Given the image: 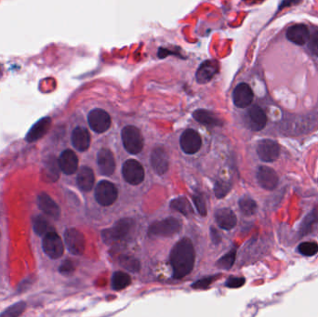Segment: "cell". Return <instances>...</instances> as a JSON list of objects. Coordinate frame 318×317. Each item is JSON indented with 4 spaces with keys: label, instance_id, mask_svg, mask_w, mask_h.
<instances>
[{
    "label": "cell",
    "instance_id": "5b68a950",
    "mask_svg": "<svg viewBox=\"0 0 318 317\" xmlns=\"http://www.w3.org/2000/svg\"><path fill=\"white\" fill-rule=\"evenodd\" d=\"M42 248L44 252L50 259H57L61 258L64 252V242L62 238L55 232H50L43 238Z\"/></svg>",
    "mask_w": 318,
    "mask_h": 317
},
{
    "label": "cell",
    "instance_id": "f35d334b",
    "mask_svg": "<svg viewBox=\"0 0 318 317\" xmlns=\"http://www.w3.org/2000/svg\"><path fill=\"white\" fill-rule=\"evenodd\" d=\"M215 277L210 276V277H207V278H203L201 280L196 282L195 284H193V287L194 288H206L208 285H210L212 283V281L214 280Z\"/></svg>",
    "mask_w": 318,
    "mask_h": 317
},
{
    "label": "cell",
    "instance_id": "44dd1931",
    "mask_svg": "<svg viewBox=\"0 0 318 317\" xmlns=\"http://www.w3.org/2000/svg\"><path fill=\"white\" fill-rule=\"evenodd\" d=\"M215 220L218 225L224 230L233 229L237 222L235 214L230 208L223 207L215 213Z\"/></svg>",
    "mask_w": 318,
    "mask_h": 317
},
{
    "label": "cell",
    "instance_id": "e575fe53",
    "mask_svg": "<svg viewBox=\"0 0 318 317\" xmlns=\"http://www.w3.org/2000/svg\"><path fill=\"white\" fill-rule=\"evenodd\" d=\"M59 271L62 275H72L74 272V262L70 259L64 260V262L61 265V267L59 268Z\"/></svg>",
    "mask_w": 318,
    "mask_h": 317
},
{
    "label": "cell",
    "instance_id": "603a6c76",
    "mask_svg": "<svg viewBox=\"0 0 318 317\" xmlns=\"http://www.w3.org/2000/svg\"><path fill=\"white\" fill-rule=\"evenodd\" d=\"M51 120L49 117H45L40 119L39 121L36 123L32 128L29 130V133H27L26 141L29 143L36 142L37 140L41 139V138L47 133L49 128Z\"/></svg>",
    "mask_w": 318,
    "mask_h": 317
},
{
    "label": "cell",
    "instance_id": "74e56055",
    "mask_svg": "<svg viewBox=\"0 0 318 317\" xmlns=\"http://www.w3.org/2000/svg\"><path fill=\"white\" fill-rule=\"evenodd\" d=\"M245 284L243 277H230L226 282V285L230 288H238Z\"/></svg>",
    "mask_w": 318,
    "mask_h": 317
},
{
    "label": "cell",
    "instance_id": "8d00e7d4",
    "mask_svg": "<svg viewBox=\"0 0 318 317\" xmlns=\"http://www.w3.org/2000/svg\"><path fill=\"white\" fill-rule=\"evenodd\" d=\"M308 48L310 49V51L313 53V55L318 57V31L313 33L312 37H310L309 38Z\"/></svg>",
    "mask_w": 318,
    "mask_h": 317
},
{
    "label": "cell",
    "instance_id": "1f68e13d",
    "mask_svg": "<svg viewBox=\"0 0 318 317\" xmlns=\"http://www.w3.org/2000/svg\"><path fill=\"white\" fill-rule=\"evenodd\" d=\"M119 263L127 271H130L132 273H136L140 270V263L138 260L134 259L132 257L128 256H121L119 259Z\"/></svg>",
    "mask_w": 318,
    "mask_h": 317
},
{
    "label": "cell",
    "instance_id": "ba28073f",
    "mask_svg": "<svg viewBox=\"0 0 318 317\" xmlns=\"http://www.w3.org/2000/svg\"><path fill=\"white\" fill-rule=\"evenodd\" d=\"M257 153L261 161L266 163L274 162L280 154V146L274 140L264 139L258 143Z\"/></svg>",
    "mask_w": 318,
    "mask_h": 317
},
{
    "label": "cell",
    "instance_id": "f546056e",
    "mask_svg": "<svg viewBox=\"0 0 318 317\" xmlns=\"http://www.w3.org/2000/svg\"><path fill=\"white\" fill-rule=\"evenodd\" d=\"M26 308V304L23 301L17 302L15 304L6 309L4 312L0 314V317H19L22 312H24Z\"/></svg>",
    "mask_w": 318,
    "mask_h": 317
},
{
    "label": "cell",
    "instance_id": "d6a6232c",
    "mask_svg": "<svg viewBox=\"0 0 318 317\" xmlns=\"http://www.w3.org/2000/svg\"><path fill=\"white\" fill-rule=\"evenodd\" d=\"M235 255H236V252H235L234 249L231 250L228 253L225 254L223 258L218 261V267L224 270L230 269L233 266V263H234Z\"/></svg>",
    "mask_w": 318,
    "mask_h": 317
},
{
    "label": "cell",
    "instance_id": "83f0119b",
    "mask_svg": "<svg viewBox=\"0 0 318 317\" xmlns=\"http://www.w3.org/2000/svg\"><path fill=\"white\" fill-rule=\"evenodd\" d=\"M170 206H171V208L175 209L177 212H180L187 217L193 213L191 205L186 197H179V198H176L174 200L171 201Z\"/></svg>",
    "mask_w": 318,
    "mask_h": 317
},
{
    "label": "cell",
    "instance_id": "e0dca14e",
    "mask_svg": "<svg viewBox=\"0 0 318 317\" xmlns=\"http://www.w3.org/2000/svg\"><path fill=\"white\" fill-rule=\"evenodd\" d=\"M98 167L101 173L104 176L113 174L116 169V162L114 154L109 149L103 148L98 153Z\"/></svg>",
    "mask_w": 318,
    "mask_h": 317
},
{
    "label": "cell",
    "instance_id": "30bf717a",
    "mask_svg": "<svg viewBox=\"0 0 318 317\" xmlns=\"http://www.w3.org/2000/svg\"><path fill=\"white\" fill-rule=\"evenodd\" d=\"M90 127L97 133H105L111 126V117L102 109H94L89 115Z\"/></svg>",
    "mask_w": 318,
    "mask_h": 317
},
{
    "label": "cell",
    "instance_id": "60d3db41",
    "mask_svg": "<svg viewBox=\"0 0 318 317\" xmlns=\"http://www.w3.org/2000/svg\"><path fill=\"white\" fill-rule=\"evenodd\" d=\"M0 237H1V233H0Z\"/></svg>",
    "mask_w": 318,
    "mask_h": 317
},
{
    "label": "cell",
    "instance_id": "277c9868",
    "mask_svg": "<svg viewBox=\"0 0 318 317\" xmlns=\"http://www.w3.org/2000/svg\"><path fill=\"white\" fill-rule=\"evenodd\" d=\"M122 141L124 147L127 152L137 154L143 148V138L137 127L127 126L122 130Z\"/></svg>",
    "mask_w": 318,
    "mask_h": 317
},
{
    "label": "cell",
    "instance_id": "6da1fadb",
    "mask_svg": "<svg viewBox=\"0 0 318 317\" xmlns=\"http://www.w3.org/2000/svg\"><path fill=\"white\" fill-rule=\"evenodd\" d=\"M195 259L196 252L190 239L183 238L176 244L170 252V265L176 279L182 278L191 273Z\"/></svg>",
    "mask_w": 318,
    "mask_h": 317
},
{
    "label": "cell",
    "instance_id": "d4e9b609",
    "mask_svg": "<svg viewBox=\"0 0 318 317\" xmlns=\"http://www.w3.org/2000/svg\"><path fill=\"white\" fill-rule=\"evenodd\" d=\"M194 118L196 121L207 125V126H218L220 124V119L215 117L211 112L206 110H196L194 112Z\"/></svg>",
    "mask_w": 318,
    "mask_h": 317
},
{
    "label": "cell",
    "instance_id": "2e32d148",
    "mask_svg": "<svg viewBox=\"0 0 318 317\" xmlns=\"http://www.w3.org/2000/svg\"><path fill=\"white\" fill-rule=\"evenodd\" d=\"M37 205L48 217L52 218L54 220H58L61 216L60 206L50 196L45 193L40 194L37 197Z\"/></svg>",
    "mask_w": 318,
    "mask_h": 317
},
{
    "label": "cell",
    "instance_id": "8fae6325",
    "mask_svg": "<svg viewBox=\"0 0 318 317\" xmlns=\"http://www.w3.org/2000/svg\"><path fill=\"white\" fill-rule=\"evenodd\" d=\"M257 180L261 188L272 191L276 189L279 178L275 169L266 166H261L257 171Z\"/></svg>",
    "mask_w": 318,
    "mask_h": 317
},
{
    "label": "cell",
    "instance_id": "9c48e42d",
    "mask_svg": "<svg viewBox=\"0 0 318 317\" xmlns=\"http://www.w3.org/2000/svg\"><path fill=\"white\" fill-rule=\"evenodd\" d=\"M122 174L129 184L138 185L144 179V169L140 162L129 159L123 165Z\"/></svg>",
    "mask_w": 318,
    "mask_h": 317
},
{
    "label": "cell",
    "instance_id": "3957f363",
    "mask_svg": "<svg viewBox=\"0 0 318 317\" xmlns=\"http://www.w3.org/2000/svg\"><path fill=\"white\" fill-rule=\"evenodd\" d=\"M180 222L175 218H168L160 222H155L150 225L148 233L151 236L170 237L180 230Z\"/></svg>",
    "mask_w": 318,
    "mask_h": 317
},
{
    "label": "cell",
    "instance_id": "484cf974",
    "mask_svg": "<svg viewBox=\"0 0 318 317\" xmlns=\"http://www.w3.org/2000/svg\"><path fill=\"white\" fill-rule=\"evenodd\" d=\"M33 226L35 232L38 235H43L45 236L46 234H48L50 232H54V229L50 225V223L42 216H37L34 219L33 221Z\"/></svg>",
    "mask_w": 318,
    "mask_h": 317
},
{
    "label": "cell",
    "instance_id": "4fadbf2b",
    "mask_svg": "<svg viewBox=\"0 0 318 317\" xmlns=\"http://www.w3.org/2000/svg\"><path fill=\"white\" fill-rule=\"evenodd\" d=\"M180 147L186 153H196L201 147V137L194 129H187L180 139Z\"/></svg>",
    "mask_w": 318,
    "mask_h": 317
},
{
    "label": "cell",
    "instance_id": "ac0fdd59",
    "mask_svg": "<svg viewBox=\"0 0 318 317\" xmlns=\"http://www.w3.org/2000/svg\"><path fill=\"white\" fill-rule=\"evenodd\" d=\"M59 167L65 174H74L78 168V158L72 150L64 151L59 158Z\"/></svg>",
    "mask_w": 318,
    "mask_h": 317
},
{
    "label": "cell",
    "instance_id": "cb8c5ba5",
    "mask_svg": "<svg viewBox=\"0 0 318 317\" xmlns=\"http://www.w3.org/2000/svg\"><path fill=\"white\" fill-rule=\"evenodd\" d=\"M76 181L81 190L85 192L91 190L94 185L93 170L88 167H82L78 171Z\"/></svg>",
    "mask_w": 318,
    "mask_h": 317
},
{
    "label": "cell",
    "instance_id": "4dcf8cb0",
    "mask_svg": "<svg viewBox=\"0 0 318 317\" xmlns=\"http://www.w3.org/2000/svg\"><path fill=\"white\" fill-rule=\"evenodd\" d=\"M298 251L303 256L312 257L313 255L317 254L318 245L314 242H303L299 245Z\"/></svg>",
    "mask_w": 318,
    "mask_h": 317
},
{
    "label": "cell",
    "instance_id": "9a60e30c",
    "mask_svg": "<svg viewBox=\"0 0 318 317\" xmlns=\"http://www.w3.org/2000/svg\"><path fill=\"white\" fill-rule=\"evenodd\" d=\"M286 36L290 42L294 43L298 46H302L309 41L310 32L305 24L300 23L289 27L286 31Z\"/></svg>",
    "mask_w": 318,
    "mask_h": 317
},
{
    "label": "cell",
    "instance_id": "52a82bcc",
    "mask_svg": "<svg viewBox=\"0 0 318 317\" xmlns=\"http://www.w3.org/2000/svg\"><path fill=\"white\" fill-rule=\"evenodd\" d=\"M64 241L67 249L74 255H82L86 249L84 234L75 228H69L64 233Z\"/></svg>",
    "mask_w": 318,
    "mask_h": 317
},
{
    "label": "cell",
    "instance_id": "ab89813d",
    "mask_svg": "<svg viewBox=\"0 0 318 317\" xmlns=\"http://www.w3.org/2000/svg\"><path fill=\"white\" fill-rule=\"evenodd\" d=\"M211 239L212 241L215 244L220 243L221 242V235L220 233L218 232L216 229L211 228Z\"/></svg>",
    "mask_w": 318,
    "mask_h": 317
},
{
    "label": "cell",
    "instance_id": "d6986e66",
    "mask_svg": "<svg viewBox=\"0 0 318 317\" xmlns=\"http://www.w3.org/2000/svg\"><path fill=\"white\" fill-rule=\"evenodd\" d=\"M151 165L158 174H164L169 169V156L164 149L155 148L151 154Z\"/></svg>",
    "mask_w": 318,
    "mask_h": 317
},
{
    "label": "cell",
    "instance_id": "d590c367",
    "mask_svg": "<svg viewBox=\"0 0 318 317\" xmlns=\"http://www.w3.org/2000/svg\"><path fill=\"white\" fill-rule=\"evenodd\" d=\"M193 199L196 204V208H197L198 212L201 214L202 216H206L207 208H206V204H205L204 198L200 195H195Z\"/></svg>",
    "mask_w": 318,
    "mask_h": 317
},
{
    "label": "cell",
    "instance_id": "5bb4252c",
    "mask_svg": "<svg viewBox=\"0 0 318 317\" xmlns=\"http://www.w3.org/2000/svg\"><path fill=\"white\" fill-rule=\"evenodd\" d=\"M253 96V91L249 85L241 83L233 90V103L239 108H246L252 103Z\"/></svg>",
    "mask_w": 318,
    "mask_h": 317
},
{
    "label": "cell",
    "instance_id": "836d02e7",
    "mask_svg": "<svg viewBox=\"0 0 318 317\" xmlns=\"http://www.w3.org/2000/svg\"><path fill=\"white\" fill-rule=\"evenodd\" d=\"M230 188H231V186L227 182H225V181H218L216 185H215V188H214L215 195H216L218 198H223V196H225L228 194Z\"/></svg>",
    "mask_w": 318,
    "mask_h": 317
},
{
    "label": "cell",
    "instance_id": "7402d4cb",
    "mask_svg": "<svg viewBox=\"0 0 318 317\" xmlns=\"http://www.w3.org/2000/svg\"><path fill=\"white\" fill-rule=\"evenodd\" d=\"M72 143L74 148L80 152L87 151L90 144V136L85 127H78L74 128L72 134Z\"/></svg>",
    "mask_w": 318,
    "mask_h": 317
},
{
    "label": "cell",
    "instance_id": "f1b7e54d",
    "mask_svg": "<svg viewBox=\"0 0 318 317\" xmlns=\"http://www.w3.org/2000/svg\"><path fill=\"white\" fill-rule=\"evenodd\" d=\"M239 207L243 214L247 216H251L257 210V204L252 198L249 196H244L239 200Z\"/></svg>",
    "mask_w": 318,
    "mask_h": 317
},
{
    "label": "cell",
    "instance_id": "4316f807",
    "mask_svg": "<svg viewBox=\"0 0 318 317\" xmlns=\"http://www.w3.org/2000/svg\"><path fill=\"white\" fill-rule=\"evenodd\" d=\"M131 283L130 276L124 272H117L113 275L112 285L115 290H121L126 288Z\"/></svg>",
    "mask_w": 318,
    "mask_h": 317
},
{
    "label": "cell",
    "instance_id": "8992f818",
    "mask_svg": "<svg viewBox=\"0 0 318 317\" xmlns=\"http://www.w3.org/2000/svg\"><path fill=\"white\" fill-rule=\"evenodd\" d=\"M95 198L101 206H111L117 200V187L110 181L101 180L96 187Z\"/></svg>",
    "mask_w": 318,
    "mask_h": 317
},
{
    "label": "cell",
    "instance_id": "7c38bea8",
    "mask_svg": "<svg viewBox=\"0 0 318 317\" xmlns=\"http://www.w3.org/2000/svg\"><path fill=\"white\" fill-rule=\"evenodd\" d=\"M246 121L249 128L253 131H260L267 124V117L260 106L250 107L246 116Z\"/></svg>",
    "mask_w": 318,
    "mask_h": 317
},
{
    "label": "cell",
    "instance_id": "7a4b0ae2",
    "mask_svg": "<svg viewBox=\"0 0 318 317\" xmlns=\"http://www.w3.org/2000/svg\"><path fill=\"white\" fill-rule=\"evenodd\" d=\"M134 227V222L131 219H122L114 225L111 229L104 230L101 236L104 243L112 244L127 237Z\"/></svg>",
    "mask_w": 318,
    "mask_h": 317
},
{
    "label": "cell",
    "instance_id": "ffe728a7",
    "mask_svg": "<svg viewBox=\"0 0 318 317\" xmlns=\"http://www.w3.org/2000/svg\"><path fill=\"white\" fill-rule=\"evenodd\" d=\"M219 71V64L216 61L208 60L204 62L196 72V80L198 83H207Z\"/></svg>",
    "mask_w": 318,
    "mask_h": 317
}]
</instances>
